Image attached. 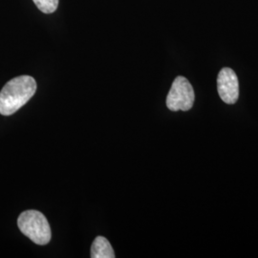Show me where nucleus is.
I'll use <instances>...</instances> for the list:
<instances>
[{
  "mask_svg": "<svg viewBox=\"0 0 258 258\" xmlns=\"http://www.w3.org/2000/svg\"><path fill=\"white\" fill-rule=\"evenodd\" d=\"M37 91V83L30 76L12 79L0 91V114L10 116L27 103Z\"/></svg>",
  "mask_w": 258,
  "mask_h": 258,
  "instance_id": "f257e3e1",
  "label": "nucleus"
},
{
  "mask_svg": "<svg viewBox=\"0 0 258 258\" xmlns=\"http://www.w3.org/2000/svg\"><path fill=\"white\" fill-rule=\"evenodd\" d=\"M18 226L20 231L37 245H47L52 237L49 222L38 211L22 212L19 216Z\"/></svg>",
  "mask_w": 258,
  "mask_h": 258,
  "instance_id": "f03ea898",
  "label": "nucleus"
},
{
  "mask_svg": "<svg viewBox=\"0 0 258 258\" xmlns=\"http://www.w3.org/2000/svg\"><path fill=\"white\" fill-rule=\"evenodd\" d=\"M195 94L190 83L182 76L177 77L166 97V106L171 111H188L194 106Z\"/></svg>",
  "mask_w": 258,
  "mask_h": 258,
  "instance_id": "7ed1b4c3",
  "label": "nucleus"
},
{
  "mask_svg": "<svg viewBox=\"0 0 258 258\" xmlns=\"http://www.w3.org/2000/svg\"><path fill=\"white\" fill-rule=\"evenodd\" d=\"M217 90L222 101L228 104L237 102L239 83L235 72L228 67L223 68L217 77Z\"/></svg>",
  "mask_w": 258,
  "mask_h": 258,
  "instance_id": "20e7f679",
  "label": "nucleus"
},
{
  "mask_svg": "<svg viewBox=\"0 0 258 258\" xmlns=\"http://www.w3.org/2000/svg\"><path fill=\"white\" fill-rule=\"evenodd\" d=\"M92 258H114L115 252L109 241L103 236L96 237L91 247Z\"/></svg>",
  "mask_w": 258,
  "mask_h": 258,
  "instance_id": "39448f33",
  "label": "nucleus"
},
{
  "mask_svg": "<svg viewBox=\"0 0 258 258\" xmlns=\"http://www.w3.org/2000/svg\"><path fill=\"white\" fill-rule=\"evenodd\" d=\"M33 1L37 5L39 11H41L44 14L54 13L58 6V0H33Z\"/></svg>",
  "mask_w": 258,
  "mask_h": 258,
  "instance_id": "423d86ee",
  "label": "nucleus"
}]
</instances>
